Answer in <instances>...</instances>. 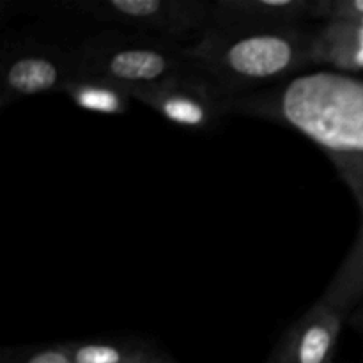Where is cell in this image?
<instances>
[{"label": "cell", "instance_id": "obj_1", "mask_svg": "<svg viewBox=\"0 0 363 363\" xmlns=\"http://www.w3.org/2000/svg\"><path fill=\"white\" fill-rule=\"evenodd\" d=\"M230 113L273 121L314 142L335 165L360 211V229L321 300L350 318L363 301V77L315 67L275 87L230 99Z\"/></svg>", "mask_w": 363, "mask_h": 363}, {"label": "cell", "instance_id": "obj_2", "mask_svg": "<svg viewBox=\"0 0 363 363\" xmlns=\"http://www.w3.org/2000/svg\"><path fill=\"white\" fill-rule=\"evenodd\" d=\"M315 27H215L186 45L188 57L229 99L275 87L314 66Z\"/></svg>", "mask_w": 363, "mask_h": 363}, {"label": "cell", "instance_id": "obj_3", "mask_svg": "<svg viewBox=\"0 0 363 363\" xmlns=\"http://www.w3.org/2000/svg\"><path fill=\"white\" fill-rule=\"evenodd\" d=\"M73 50L78 74L105 78L130 91L197 71L186 46L138 32H99Z\"/></svg>", "mask_w": 363, "mask_h": 363}, {"label": "cell", "instance_id": "obj_4", "mask_svg": "<svg viewBox=\"0 0 363 363\" xmlns=\"http://www.w3.org/2000/svg\"><path fill=\"white\" fill-rule=\"evenodd\" d=\"M213 2L204 0H85L80 9L98 21L181 43L201 38L211 25Z\"/></svg>", "mask_w": 363, "mask_h": 363}, {"label": "cell", "instance_id": "obj_5", "mask_svg": "<svg viewBox=\"0 0 363 363\" xmlns=\"http://www.w3.org/2000/svg\"><path fill=\"white\" fill-rule=\"evenodd\" d=\"M131 96L135 101L184 130H211L225 113H230V99L199 71L137 87Z\"/></svg>", "mask_w": 363, "mask_h": 363}, {"label": "cell", "instance_id": "obj_6", "mask_svg": "<svg viewBox=\"0 0 363 363\" xmlns=\"http://www.w3.org/2000/svg\"><path fill=\"white\" fill-rule=\"evenodd\" d=\"M78 74L74 50L25 45L6 53L0 73V106L52 92H64Z\"/></svg>", "mask_w": 363, "mask_h": 363}, {"label": "cell", "instance_id": "obj_7", "mask_svg": "<svg viewBox=\"0 0 363 363\" xmlns=\"http://www.w3.org/2000/svg\"><path fill=\"white\" fill-rule=\"evenodd\" d=\"M347 315L319 298L280 339L266 363H333Z\"/></svg>", "mask_w": 363, "mask_h": 363}, {"label": "cell", "instance_id": "obj_8", "mask_svg": "<svg viewBox=\"0 0 363 363\" xmlns=\"http://www.w3.org/2000/svg\"><path fill=\"white\" fill-rule=\"evenodd\" d=\"M314 0H216L215 27H289L314 20Z\"/></svg>", "mask_w": 363, "mask_h": 363}, {"label": "cell", "instance_id": "obj_9", "mask_svg": "<svg viewBox=\"0 0 363 363\" xmlns=\"http://www.w3.org/2000/svg\"><path fill=\"white\" fill-rule=\"evenodd\" d=\"M314 66L358 74L363 71V23L325 21L314 32Z\"/></svg>", "mask_w": 363, "mask_h": 363}, {"label": "cell", "instance_id": "obj_10", "mask_svg": "<svg viewBox=\"0 0 363 363\" xmlns=\"http://www.w3.org/2000/svg\"><path fill=\"white\" fill-rule=\"evenodd\" d=\"M62 94H66L78 108L99 116H123L130 110L131 101H135L128 87L105 78L82 74H77L66 85Z\"/></svg>", "mask_w": 363, "mask_h": 363}, {"label": "cell", "instance_id": "obj_11", "mask_svg": "<svg viewBox=\"0 0 363 363\" xmlns=\"http://www.w3.org/2000/svg\"><path fill=\"white\" fill-rule=\"evenodd\" d=\"M74 363H152L162 354L131 340H82L69 342Z\"/></svg>", "mask_w": 363, "mask_h": 363}, {"label": "cell", "instance_id": "obj_12", "mask_svg": "<svg viewBox=\"0 0 363 363\" xmlns=\"http://www.w3.org/2000/svg\"><path fill=\"white\" fill-rule=\"evenodd\" d=\"M314 20L362 23L363 0H314Z\"/></svg>", "mask_w": 363, "mask_h": 363}, {"label": "cell", "instance_id": "obj_13", "mask_svg": "<svg viewBox=\"0 0 363 363\" xmlns=\"http://www.w3.org/2000/svg\"><path fill=\"white\" fill-rule=\"evenodd\" d=\"M16 363H74L69 351V342L50 344L23 354Z\"/></svg>", "mask_w": 363, "mask_h": 363}, {"label": "cell", "instance_id": "obj_14", "mask_svg": "<svg viewBox=\"0 0 363 363\" xmlns=\"http://www.w3.org/2000/svg\"><path fill=\"white\" fill-rule=\"evenodd\" d=\"M347 323H350V326H353L354 330L363 333V301L351 312L350 318H347Z\"/></svg>", "mask_w": 363, "mask_h": 363}, {"label": "cell", "instance_id": "obj_15", "mask_svg": "<svg viewBox=\"0 0 363 363\" xmlns=\"http://www.w3.org/2000/svg\"><path fill=\"white\" fill-rule=\"evenodd\" d=\"M152 363H174V362H172V360H169V358L163 357V354H162V357H160L158 360H155Z\"/></svg>", "mask_w": 363, "mask_h": 363}]
</instances>
